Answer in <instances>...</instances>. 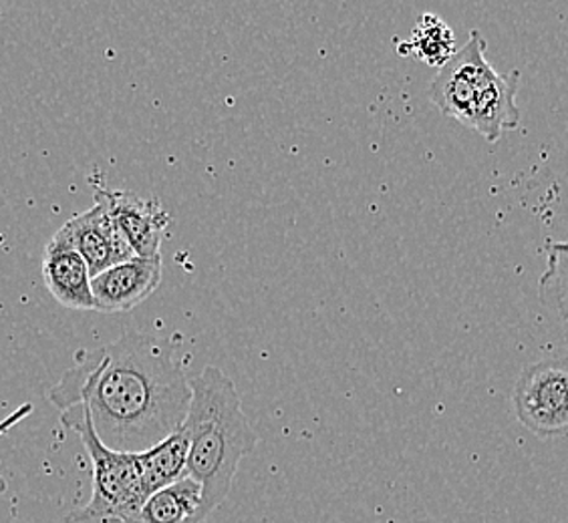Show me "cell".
I'll use <instances>...</instances> for the list:
<instances>
[{"label":"cell","mask_w":568,"mask_h":523,"mask_svg":"<svg viewBox=\"0 0 568 523\" xmlns=\"http://www.w3.org/2000/svg\"><path fill=\"white\" fill-rule=\"evenodd\" d=\"M140 515L143 523H206L209 520L202 512L200 485L187 475L148 495Z\"/></svg>","instance_id":"obj_11"},{"label":"cell","mask_w":568,"mask_h":523,"mask_svg":"<svg viewBox=\"0 0 568 523\" xmlns=\"http://www.w3.org/2000/svg\"><path fill=\"white\" fill-rule=\"evenodd\" d=\"M93 194L108 204L111 218L135 256H160V246L164 242L170 218L158 199H145L132 192L103 186L93 187Z\"/></svg>","instance_id":"obj_8"},{"label":"cell","mask_w":568,"mask_h":523,"mask_svg":"<svg viewBox=\"0 0 568 523\" xmlns=\"http://www.w3.org/2000/svg\"><path fill=\"white\" fill-rule=\"evenodd\" d=\"M63 523H143L140 512L135 513H99L79 507L67 513Z\"/></svg>","instance_id":"obj_15"},{"label":"cell","mask_w":568,"mask_h":523,"mask_svg":"<svg viewBox=\"0 0 568 523\" xmlns=\"http://www.w3.org/2000/svg\"><path fill=\"white\" fill-rule=\"evenodd\" d=\"M187 451H190V439H187L186 429L180 427L158 445L138 453L143 490L148 495L186 478Z\"/></svg>","instance_id":"obj_12"},{"label":"cell","mask_w":568,"mask_h":523,"mask_svg":"<svg viewBox=\"0 0 568 523\" xmlns=\"http://www.w3.org/2000/svg\"><path fill=\"white\" fill-rule=\"evenodd\" d=\"M540 298L545 305L567 318V246L552 244L548 270L540 283Z\"/></svg>","instance_id":"obj_14"},{"label":"cell","mask_w":568,"mask_h":523,"mask_svg":"<svg viewBox=\"0 0 568 523\" xmlns=\"http://www.w3.org/2000/svg\"><path fill=\"white\" fill-rule=\"evenodd\" d=\"M162 283V256L113 264L103 273L91 276V295L101 315L130 312L145 302Z\"/></svg>","instance_id":"obj_6"},{"label":"cell","mask_w":568,"mask_h":523,"mask_svg":"<svg viewBox=\"0 0 568 523\" xmlns=\"http://www.w3.org/2000/svg\"><path fill=\"white\" fill-rule=\"evenodd\" d=\"M43 280L57 302L69 310L98 312L91 295V274L79 252L59 229L43 252Z\"/></svg>","instance_id":"obj_9"},{"label":"cell","mask_w":568,"mask_h":523,"mask_svg":"<svg viewBox=\"0 0 568 523\" xmlns=\"http://www.w3.org/2000/svg\"><path fill=\"white\" fill-rule=\"evenodd\" d=\"M190 407L182 427L190 439L186 475L202 493V512H216L232 490L242 459L251 455L258 433L242 411L241 394L219 367L190 379Z\"/></svg>","instance_id":"obj_2"},{"label":"cell","mask_w":568,"mask_h":523,"mask_svg":"<svg viewBox=\"0 0 568 523\" xmlns=\"http://www.w3.org/2000/svg\"><path fill=\"white\" fill-rule=\"evenodd\" d=\"M516 419L532 435L550 439L568 431V362L565 357L528 365L513 392Z\"/></svg>","instance_id":"obj_4"},{"label":"cell","mask_w":568,"mask_h":523,"mask_svg":"<svg viewBox=\"0 0 568 523\" xmlns=\"http://www.w3.org/2000/svg\"><path fill=\"white\" fill-rule=\"evenodd\" d=\"M520 85V73L513 71L500 75L490 69L481 76L474 99L470 130L478 131L486 142L496 143L504 131L520 127V110L516 105V93Z\"/></svg>","instance_id":"obj_10"},{"label":"cell","mask_w":568,"mask_h":523,"mask_svg":"<svg viewBox=\"0 0 568 523\" xmlns=\"http://www.w3.org/2000/svg\"><path fill=\"white\" fill-rule=\"evenodd\" d=\"M493 65L486 59V41L480 31H471L468 43L449 57L446 65L439 66L429 88V99L449 120L470 127L474 99L481 76Z\"/></svg>","instance_id":"obj_5"},{"label":"cell","mask_w":568,"mask_h":523,"mask_svg":"<svg viewBox=\"0 0 568 523\" xmlns=\"http://www.w3.org/2000/svg\"><path fill=\"white\" fill-rule=\"evenodd\" d=\"M61 423L79 435L93 468L91 500L83 507L99 513L140 512L148 493L143 490L138 453H123L103 445L93 431L88 409L81 403L61 411Z\"/></svg>","instance_id":"obj_3"},{"label":"cell","mask_w":568,"mask_h":523,"mask_svg":"<svg viewBox=\"0 0 568 523\" xmlns=\"http://www.w3.org/2000/svg\"><path fill=\"white\" fill-rule=\"evenodd\" d=\"M34 407L33 403H24L19 407V409H14L9 417H4L2 421H0V437L7 435L11 429L19 425L21 421H24L27 417H31L33 414ZM9 490V485H7V481L0 478V495H4Z\"/></svg>","instance_id":"obj_16"},{"label":"cell","mask_w":568,"mask_h":523,"mask_svg":"<svg viewBox=\"0 0 568 523\" xmlns=\"http://www.w3.org/2000/svg\"><path fill=\"white\" fill-rule=\"evenodd\" d=\"M397 53L439 69L456 53V34L444 19L434 12H424L417 19L412 37L397 44Z\"/></svg>","instance_id":"obj_13"},{"label":"cell","mask_w":568,"mask_h":523,"mask_svg":"<svg viewBox=\"0 0 568 523\" xmlns=\"http://www.w3.org/2000/svg\"><path fill=\"white\" fill-rule=\"evenodd\" d=\"M59 229L85 260L91 276L135 256L111 218L108 204L99 196H95V204L88 212L67 219Z\"/></svg>","instance_id":"obj_7"},{"label":"cell","mask_w":568,"mask_h":523,"mask_svg":"<svg viewBox=\"0 0 568 523\" xmlns=\"http://www.w3.org/2000/svg\"><path fill=\"white\" fill-rule=\"evenodd\" d=\"M47 399L57 411L83 404L103 445L142 453L182 427L192 391L170 340L128 330L101 349L79 350Z\"/></svg>","instance_id":"obj_1"}]
</instances>
